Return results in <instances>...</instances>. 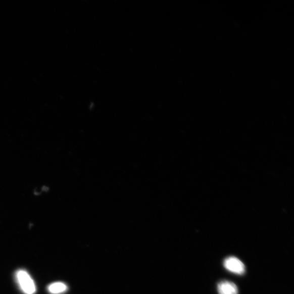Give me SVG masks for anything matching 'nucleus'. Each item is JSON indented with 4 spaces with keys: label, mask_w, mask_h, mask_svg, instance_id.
Returning <instances> with one entry per match:
<instances>
[{
    "label": "nucleus",
    "mask_w": 294,
    "mask_h": 294,
    "mask_svg": "<svg viewBox=\"0 0 294 294\" xmlns=\"http://www.w3.org/2000/svg\"><path fill=\"white\" fill-rule=\"evenodd\" d=\"M219 294H238L237 287L235 284L228 281H223L218 285Z\"/></svg>",
    "instance_id": "3"
},
{
    "label": "nucleus",
    "mask_w": 294,
    "mask_h": 294,
    "mask_svg": "<svg viewBox=\"0 0 294 294\" xmlns=\"http://www.w3.org/2000/svg\"><path fill=\"white\" fill-rule=\"evenodd\" d=\"M68 287L64 283L58 282L51 284L47 286V290L52 294H60L67 290Z\"/></svg>",
    "instance_id": "4"
},
{
    "label": "nucleus",
    "mask_w": 294,
    "mask_h": 294,
    "mask_svg": "<svg viewBox=\"0 0 294 294\" xmlns=\"http://www.w3.org/2000/svg\"><path fill=\"white\" fill-rule=\"evenodd\" d=\"M16 277L21 290L24 293L34 294L36 293V285L29 273L24 270H19L17 271Z\"/></svg>",
    "instance_id": "1"
},
{
    "label": "nucleus",
    "mask_w": 294,
    "mask_h": 294,
    "mask_svg": "<svg viewBox=\"0 0 294 294\" xmlns=\"http://www.w3.org/2000/svg\"><path fill=\"white\" fill-rule=\"evenodd\" d=\"M223 265L228 271L237 275H243L246 270L243 263L235 257L226 258L224 261Z\"/></svg>",
    "instance_id": "2"
}]
</instances>
